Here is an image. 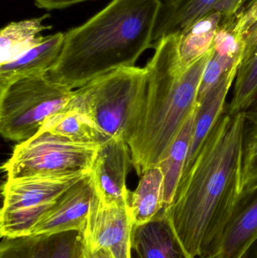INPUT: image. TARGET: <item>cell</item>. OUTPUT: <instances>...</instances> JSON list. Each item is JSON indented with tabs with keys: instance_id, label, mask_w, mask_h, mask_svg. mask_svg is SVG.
Segmentation results:
<instances>
[{
	"instance_id": "obj_1",
	"label": "cell",
	"mask_w": 257,
	"mask_h": 258,
	"mask_svg": "<svg viewBox=\"0 0 257 258\" xmlns=\"http://www.w3.org/2000/svg\"><path fill=\"white\" fill-rule=\"evenodd\" d=\"M246 125L244 113L222 115L164 209L193 258L208 251L241 192Z\"/></svg>"
},
{
	"instance_id": "obj_2",
	"label": "cell",
	"mask_w": 257,
	"mask_h": 258,
	"mask_svg": "<svg viewBox=\"0 0 257 258\" xmlns=\"http://www.w3.org/2000/svg\"><path fill=\"white\" fill-rule=\"evenodd\" d=\"M180 33H170L154 43L146 65L143 97L128 141L133 167L139 177L160 165L189 118L197 108L202 76L212 52L190 66L180 58Z\"/></svg>"
},
{
	"instance_id": "obj_3",
	"label": "cell",
	"mask_w": 257,
	"mask_h": 258,
	"mask_svg": "<svg viewBox=\"0 0 257 258\" xmlns=\"http://www.w3.org/2000/svg\"><path fill=\"white\" fill-rule=\"evenodd\" d=\"M161 0H113L79 27L65 33L60 57L48 76L69 89L123 67L135 66L154 48Z\"/></svg>"
},
{
	"instance_id": "obj_4",
	"label": "cell",
	"mask_w": 257,
	"mask_h": 258,
	"mask_svg": "<svg viewBox=\"0 0 257 258\" xmlns=\"http://www.w3.org/2000/svg\"><path fill=\"white\" fill-rule=\"evenodd\" d=\"M146 68L123 67L74 90L66 106L89 116L110 138L128 143L143 97Z\"/></svg>"
},
{
	"instance_id": "obj_5",
	"label": "cell",
	"mask_w": 257,
	"mask_h": 258,
	"mask_svg": "<svg viewBox=\"0 0 257 258\" xmlns=\"http://www.w3.org/2000/svg\"><path fill=\"white\" fill-rule=\"evenodd\" d=\"M73 89L49 76L21 79L0 92V133L24 141L36 135L47 119L66 107Z\"/></svg>"
},
{
	"instance_id": "obj_6",
	"label": "cell",
	"mask_w": 257,
	"mask_h": 258,
	"mask_svg": "<svg viewBox=\"0 0 257 258\" xmlns=\"http://www.w3.org/2000/svg\"><path fill=\"white\" fill-rule=\"evenodd\" d=\"M91 172L40 174L7 179L3 186L2 238L30 236L39 220L73 185Z\"/></svg>"
},
{
	"instance_id": "obj_7",
	"label": "cell",
	"mask_w": 257,
	"mask_h": 258,
	"mask_svg": "<svg viewBox=\"0 0 257 258\" xmlns=\"http://www.w3.org/2000/svg\"><path fill=\"white\" fill-rule=\"evenodd\" d=\"M100 146L74 142L48 132H39L17 144L2 168L8 179L92 172Z\"/></svg>"
},
{
	"instance_id": "obj_8",
	"label": "cell",
	"mask_w": 257,
	"mask_h": 258,
	"mask_svg": "<svg viewBox=\"0 0 257 258\" xmlns=\"http://www.w3.org/2000/svg\"><path fill=\"white\" fill-rule=\"evenodd\" d=\"M134 221L126 203H104L95 190L83 243L91 251L105 250L113 258H132Z\"/></svg>"
},
{
	"instance_id": "obj_9",
	"label": "cell",
	"mask_w": 257,
	"mask_h": 258,
	"mask_svg": "<svg viewBox=\"0 0 257 258\" xmlns=\"http://www.w3.org/2000/svg\"><path fill=\"white\" fill-rule=\"evenodd\" d=\"M257 239V180L241 190L217 237L200 258H241Z\"/></svg>"
},
{
	"instance_id": "obj_10",
	"label": "cell",
	"mask_w": 257,
	"mask_h": 258,
	"mask_svg": "<svg viewBox=\"0 0 257 258\" xmlns=\"http://www.w3.org/2000/svg\"><path fill=\"white\" fill-rule=\"evenodd\" d=\"M132 166L131 149L125 140L110 138L100 146L90 175L102 201L129 205L131 192L126 181Z\"/></svg>"
},
{
	"instance_id": "obj_11",
	"label": "cell",
	"mask_w": 257,
	"mask_h": 258,
	"mask_svg": "<svg viewBox=\"0 0 257 258\" xmlns=\"http://www.w3.org/2000/svg\"><path fill=\"white\" fill-rule=\"evenodd\" d=\"M90 174L60 197L36 224L32 235L56 234L72 230L81 232L95 196Z\"/></svg>"
},
{
	"instance_id": "obj_12",
	"label": "cell",
	"mask_w": 257,
	"mask_h": 258,
	"mask_svg": "<svg viewBox=\"0 0 257 258\" xmlns=\"http://www.w3.org/2000/svg\"><path fill=\"white\" fill-rule=\"evenodd\" d=\"M257 0H183L175 7L161 11L154 32L153 41L185 30L199 18L218 12L222 24L247 10ZM220 25V26H221Z\"/></svg>"
},
{
	"instance_id": "obj_13",
	"label": "cell",
	"mask_w": 257,
	"mask_h": 258,
	"mask_svg": "<svg viewBox=\"0 0 257 258\" xmlns=\"http://www.w3.org/2000/svg\"><path fill=\"white\" fill-rule=\"evenodd\" d=\"M2 239L0 258H81L83 252L82 236L77 230Z\"/></svg>"
},
{
	"instance_id": "obj_14",
	"label": "cell",
	"mask_w": 257,
	"mask_h": 258,
	"mask_svg": "<svg viewBox=\"0 0 257 258\" xmlns=\"http://www.w3.org/2000/svg\"><path fill=\"white\" fill-rule=\"evenodd\" d=\"M132 250L139 258H193L164 209L149 222L134 226Z\"/></svg>"
},
{
	"instance_id": "obj_15",
	"label": "cell",
	"mask_w": 257,
	"mask_h": 258,
	"mask_svg": "<svg viewBox=\"0 0 257 258\" xmlns=\"http://www.w3.org/2000/svg\"><path fill=\"white\" fill-rule=\"evenodd\" d=\"M244 51V36L232 22L220 26L214 37L212 52L202 76L198 94L199 104L213 86L228 72L239 68Z\"/></svg>"
},
{
	"instance_id": "obj_16",
	"label": "cell",
	"mask_w": 257,
	"mask_h": 258,
	"mask_svg": "<svg viewBox=\"0 0 257 258\" xmlns=\"http://www.w3.org/2000/svg\"><path fill=\"white\" fill-rule=\"evenodd\" d=\"M64 39L63 33L47 36L37 46L0 64V92L21 79L48 75L60 57Z\"/></svg>"
},
{
	"instance_id": "obj_17",
	"label": "cell",
	"mask_w": 257,
	"mask_h": 258,
	"mask_svg": "<svg viewBox=\"0 0 257 258\" xmlns=\"http://www.w3.org/2000/svg\"><path fill=\"white\" fill-rule=\"evenodd\" d=\"M238 68H233L225 74L198 104L193 139L182 177L190 170L205 140L225 113L226 97L236 78Z\"/></svg>"
},
{
	"instance_id": "obj_18",
	"label": "cell",
	"mask_w": 257,
	"mask_h": 258,
	"mask_svg": "<svg viewBox=\"0 0 257 258\" xmlns=\"http://www.w3.org/2000/svg\"><path fill=\"white\" fill-rule=\"evenodd\" d=\"M39 132H48L74 142L96 145H102L110 139L89 116L67 107L47 119Z\"/></svg>"
},
{
	"instance_id": "obj_19",
	"label": "cell",
	"mask_w": 257,
	"mask_h": 258,
	"mask_svg": "<svg viewBox=\"0 0 257 258\" xmlns=\"http://www.w3.org/2000/svg\"><path fill=\"white\" fill-rule=\"evenodd\" d=\"M164 173L160 165L149 168L131 192L129 209L134 226L142 225L157 216L164 208Z\"/></svg>"
},
{
	"instance_id": "obj_20",
	"label": "cell",
	"mask_w": 257,
	"mask_h": 258,
	"mask_svg": "<svg viewBox=\"0 0 257 258\" xmlns=\"http://www.w3.org/2000/svg\"><path fill=\"white\" fill-rule=\"evenodd\" d=\"M49 14L37 18L9 23L0 33V64L8 63L22 55L45 40L41 35L51 26H45L44 21Z\"/></svg>"
},
{
	"instance_id": "obj_21",
	"label": "cell",
	"mask_w": 257,
	"mask_h": 258,
	"mask_svg": "<svg viewBox=\"0 0 257 258\" xmlns=\"http://www.w3.org/2000/svg\"><path fill=\"white\" fill-rule=\"evenodd\" d=\"M197 108L181 129L164 160L158 165L164 173V209H167L173 203L184 173L193 139Z\"/></svg>"
},
{
	"instance_id": "obj_22",
	"label": "cell",
	"mask_w": 257,
	"mask_h": 258,
	"mask_svg": "<svg viewBox=\"0 0 257 258\" xmlns=\"http://www.w3.org/2000/svg\"><path fill=\"white\" fill-rule=\"evenodd\" d=\"M223 17L218 12L210 13L179 32L180 58L184 67L190 66L209 51Z\"/></svg>"
},
{
	"instance_id": "obj_23",
	"label": "cell",
	"mask_w": 257,
	"mask_h": 258,
	"mask_svg": "<svg viewBox=\"0 0 257 258\" xmlns=\"http://www.w3.org/2000/svg\"><path fill=\"white\" fill-rule=\"evenodd\" d=\"M234 83L233 95L226 113L233 116L249 110L257 111V53L240 65Z\"/></svg>"
},
{
	"instance_id": "obj_24",
	"label": "cell",
	"mask_w": 257,
	"mask_h": 258,
	"mask_svg": "<svg viewBox=\"0 0 257 258\" xmlns=\"http://www.w3.org/2000/svg\"><path fill=\"white\" fill-rule=\"evenodd\" d=\"M257 180V123L246 125L241 192Z\"/></svg>"
},
{
	"instance_id": "obj_25",
	"label": "cell",
	"mask_w": 257,
	"mask_h": 258,
	"mask_svg": "<svg viewBox=\"0 0 257 258\" xmlns=\"http://www.w3.org/2000/svg\"><path fill=\"white\" fill-rule=\"evenodd\" d=\"M257 53V23L244 36V51L242 62L245 63Z\"/></svg>"
},
{
	"instance_id": "obj_26",
	"label": "cell",
	"mask_w": 257,
	"mask_h": 258,
	"mask_svg": "<svg viewBox=\"0 0 257 258\" xmlns=\"http://www.w3.org/2000/svg\"><path fill=\"white\" fill-rule=\"evenodd\" d=\"M35 4L40 9L53 10V9H62L69 6H74L78 3L89 0H33Z\"/></svg>"
},
{
	"instance_id": "obj_27",
	"label": "cell",
	"mask_w": 257,
	"mask_h": 258,
	"mask_svg": "<svg viewBox=\"0 0 257 258\" xmlns=\"http://www.w3.org/2000/svg\"><path fill=\"white\" fill-rule=\"evenodd\" d=\"M81 258H113L108 251L105 250H98L97 251H91L88 249L83 243V252Z\"/></svg>"
},
{
	"instance_id": "obj_28",
	"label": "cell",
	"mask_w": 257,
	"mask_h": 258,
	"mask_svg": "<svg viewBox=\"0 0 257 258\" xmlns=\"http://www.w3.org/2000/svg\"><path fill=\"white\" fill-rule=\"evenodd\" d=\"M241 258H257V239L247 248Z\"/></svg>"
},
{
	"instance_id": "obj_29",
	"label": "cell",
	"mask_w": 257,
	"mask_h": 258,
	"mask_svg": "<svg viewBox=\"0 0 257 258\" xmlns=\"http://www.w3.org/2000/svg\"><path fill=\"white\" fill-rule=\"evenodd\" d=\"M244 113L247 123H257V111L249 110V111L244 112Z\"/></svg>"
},
{
	"instance_id": "obj_30",
	"label": "cell",
	"mask_w": 257,
	"mask_h": 258,
	"mask_svg": "<svg viewBox=\"0 0 257 258\" xmlns=\"http://www.w3.org/2000/svg\"><path fill=\"white\" fill-rule=\"evenodd\" d=\"M162 1V8L163 9H170L174 6H177L183 0H161Z\"/></svg>"
},
{
	"instance_id": "obj_31",
	"label": "cell",
	"mask_w": 257,
	"mask_h": 258,
	"mask_svg": "<svg viewBox=\"0 0 257 258\" xmlns=\"http://www.w3.org/2000/svg\"><path fill=\"white\" fill-rule=\"evenodd\" d=\"M132 258H139L138 256H137L134 251L132 252Z\"/></svg>"
}]
</instances>
